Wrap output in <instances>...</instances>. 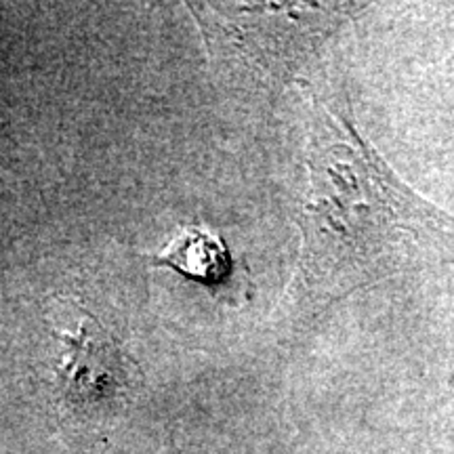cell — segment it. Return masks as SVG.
Returning a JSON list of instances; mask_svg holds the SVG:
<instances>
[{
	"label": "cell",
	"mask_w": 454,
	"mask_h": 454,
	"mask_svg": "<svg viewBox=\"0 0 454 454\" xmlns=\"http://www.w3.org/2000/svg\"><path fill=\"white\" fill-rule=\"evenodd\" d=\"M305 164L293 288L299 309H326L423 259H454V217L412 190L362 137L348 95L311 93Z\"/></svg>",
	"instance_id": "6da1fadb"
},
{
	"label": "cell",
	"mask_w": 454,
	"mask_h": 454,
	"mask_svg": "<svg viewBox=\"0 0 454 454\" xmlns=\"http://www.w3.org/2000/svg\"><path fill=\"white\" fill-rule=\"evenodd\" d=\"M221 87L274 101L357 3H192Z\"/></svg>",
	"instance_id": "7a4b0ae2"
},
{
	"label": "cell",
	"mask_w": 454,
	"mask_h": 454,
	"mask_svg": "<svg viewBox=\"0 0 454 454\" xmlns=\"http://www.w3.org/2000/svg\"><path fill=\"white\" fill-rule=\"evenodd\" d=\"M78 311L76 333H55L64 343V356L55 371L61 397L76 412L121 408L141 383L137 362L90 311L82 305Z\"/></svg>",
	"instance_id": "3957f363"
},
{
	"label": "cell",
	"mask_w": 454,
	"mask_h": 454,
	"mask_svg": "<svg viewBox=\"0 0 454 454\" xmlns=\"http://www.w3.org/2000/svg\"><path fill=\"white\" fill-rule=\"evenodd\" d=\"M154 268H168L187 280L219 284L230 274L231 257L225 242L200 225L185 227L162 253L150 257Z\"/></svg>",
	"instance_id": "277c9868"
}]
</instances>
